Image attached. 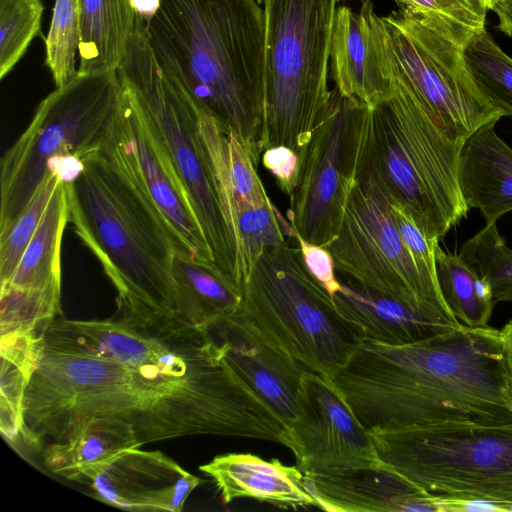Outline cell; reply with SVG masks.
I'll return each mask as SVG.
<instances>
[{
    "instance_id": "32",
    "label": "cell",
    "mask_w": 512,
    "mask_h": 512,
    "mask_svg": "<svg viewBox=\"0 0 512 512\" xmlns=\"http://www.w3.org/2000/svg\"><path fill=\"white\" fill-rule=\"evenodd\" d=\"M61 179L60 171L51 168L24 209L0 230V283L16 269Z\"/></svg>"
},
{
    "instance_id": "27",
    "label": "cell",
    "mask_w": 512,
    "mask_h": 512,
    "mask_svg": "<svg viewBox=\"0 0 512 512\" xmlns=\"http://www.w3.org/2000/svg\"><path fill=\"white\" fill-rule=\"evenodd\" d=\"M67 223L66 184L62 178L16 269L0 285L61 292V243Z\"/></svg>"
},
{
    "instance_id": "14",
    "label": "cell",
    "mask_w": 512,
    "mask_h": 512,
    "mask_svg": "<svg viewBox=\"0 0 512 512\" xmlns=\"http://www.w3.org/2000/svg\"><path fill=\"white\" fill-rule=\"evenodd\" d=\"M122 92L104 149L136 181L169 227L178 254L214 265L193 205L133 92ZM215 266V265H214Z\"/></svg>"
},
{
    "instance_id": "4",
    "label": "cell",
    "mask_w": 512,
    "mask_h": 512,
    "mask_svg": "<svg viewBox=\"0 0 512 512\" xmlns=\"http://www.w3.org/2000/svg\"><path fill=\"white\" fill-rule=\"evenodd\" d=\"M68 222L114 285L117 313L144 320L175 316L176 241L163 217L102 146L69 162Z\"/></svg>"
},
{
    "instance_id": "34",
    "label": "cell",
    "mask_w": 512,
    "mask_h": 512,
    "mask_svg": "<svg viewBox=\"0 0 512 512\" xmlns=\"http://www.w3.org/2000/svg\"><path fill=\"white\" fill-rule=\"evenodd\" d=\"M401 10L422 16L464 47L485 28L489 0H394Z\"/></svg>"
},
{
    "instance_id": "39",
    "label": "cell",
    "mask_w": 512,
    "mask_h": 512,
    "mask_svg": "<svg viewBox=\"0 0 512 512\" xmlns=\"http://www.w3.org/2000/svg\"><path fill=\"white\" fill-rule=\"evenodd\" d=\"M292 235L295 237L307 269L332 296L340 288L332 255L325 247L305 241L294 229Z\"/></svg>"
},
{
    "instance_id": "30",
    "label": "cell",
    "mask_w": 512,
    "mask_h": 512,
    "mask_svg": "<svg viewBox=\"0 0 512 512\" xmlns=\"http://www.w3.org/2000/svg\"><path fill=\"white\" fill-rule=\"evenodd\" d=\"M467 69L481 93L503 117H512V58L486 28L463 47Z\"/></svg>"
},
{
    "instance_id": "15",
    "label": "cell",
    "mask_w": 512,
    "mask_h": 512,
    "mask_svg": "<svg viewBox=\"0 0 512 512\" xmlns=\"http://www.w3.org/2000/svg\"><path fill=\"white\" fill-rule=\"evenodd\" d=\"M304 475H341L382 466L369 431L331 378L306 371L299 416L286 428L285 444Z\"/></svg>"
},
{
    "instance_id": "22",
    "label": "cell",
    "mask_w": 512,
    "mask_h": 512,
    "mask_svg": "<svg viewBox=\"0 0 512 512\" xmlns=\"http://www.w3.org/2000/svg\"><path fill=\"white\" fill-rule=\"evenodd\" d=\"M493 119L469 135L459 157L458 179L468 209H478L486 224L512 211V148L495 131Z\"/></svg>"
},
{
    "instance_id": "24",
    "label": "cell",
    "mask_w": 512,
    "mask_h": 512,
    "mask_svg": "<svg viewBox=\"0 0 512 512\" xmlns=\"http://www.w3.org/2000/svg\"><path fill=\"white\" fill-rule=\"evenodd\" d=\"M141 446L130 424L116 418L93 417L72 427L61 440L48 443L43 462L51 473L75 481L82 470Z\"/></svg>"
},
{
    "instance_id": "38",
    "label": "cell",
    "mask_w": 512,
    "mask_h": 512,
    "mask_svg": "<svg viewBox=\"0 0 512 512\" xmlns=\"http://www.w3.org/2000/svg\"><path fill=\"white\" fill-rule=\"evenodd\" d=\"M389 207L400 236L421 276L431 288L441 294L434 254V244L439 241L427 239L401 208L395 205H389Z\"/></svg>"
},
{
    "instance_id": "25",
    "label": "cell",
    "mask_w": 512,
    "mask_h": 512,
    "mask_svg": "<svg viewBox=\"0 0 512 512\" xmlns=\"http://www.w3.org/2000/svg\"><path fill=\"white\" fill-rule=\"evenodd\" d=\"M175 283V315L209 329L238 313L241 292L216 266L175 254L172 263Z\"/></svg>"
},
{
    "instance_id": "6",
    "label": "cell",
    "mask_w": 512,
    "mask_h": 512,
    "mask_svg": "<svg viewBox=\"0 0 512 512\" xmlns=\"http://www.w3.org/2000/svg\"><path fill=\"white\" fill-rule=\"evenodd\" d=\"M117 72L120 81L135 95L187 192L214 265L240 290L246 277L241 242L200 134L197 105L161 68L148 42L146 20L137 15Z\"/></svg>"
},
{
    "instance_id": "43",
    "label": "cell",
    "mask_w": 512,
    "mask_h": 512,
    "mask_svg": "<svg viewBox=\"0 0 512 512\" xmlns=\"http://www.w3.org/2000/svg\"><path fill=\"white\" fill-rule=\"evenodd\" d=\"M137 16L149 21L158 11L161 0H130Z\"/></svg>"
},
{
    "instance_id": "13",
    "label": "cell",
    "mask_w": 512,
    "mask_h": 512,
    "mask_svg": "<svg viewBox=\"0 0 512 512\" xmlns=\"http://www.w3.org/2000/svg\"><path fill=\"white\" fill-rule=\"evenodd\" d=\"M325 248L337 274L377 292L451 312L421 276L388 203L364 185L352 184L337 236Z\"/></svg>"
},
{
    "instance_id": "8",
    "label": "cell",
    "mask_w": 512,
    "mask_h": 512,
    "mask_svg": "<svg viewBox=\"0 0 512 512\" xmlns=\"http://www.w3.org/2000/svg\"><path fill=\"white\" fill-rule=\"evenodd\" d=\"M340 0H263L264 130L261 152L286 146L299 157L327 108L328 68Z\"/></svg>"
},
{
    "instance_id": "20",
    "label": "cell",
    "mask_w": 512,
    "mask_h": 512,
    "mask_svg": "<svg viewBox=\"0 0 512 512\" xmlns=\"http://www.w3.org/2000/svg\"><path fill=\"white\" fill-rule=\"evenodd\" d=\"M317 507L330 512H441L439 498L385 465L341 475H304Z\"/></svg>"
},
{
    "instance_id": "28",
    "label": "cell",
    "mask_w": 512,
    "mask_h": 512,
    "mask_svg": "<svg viewBox=\"0 0 512 512\" xmlns=\"http://www.w3.org/2000/svg\"><path fill=\"white\" fill-rule=\"evenodd\" d=\"M437 281L441 295L460 323L471 328L489 326L497 304L490 283L459 254L434 244Z\"/></svg>"
},
{
    "instance_id": "1",
    "label": "cell",
    "mask_w": 512,
    "mask_h": 512,
    "mask_svg": "<svg viewBox=\"0 0 512 512\" xmlns=\"http://www.w3.org/2000/svg\"><path fill=\"white\" fill-rule=\"evenodd\" d=\"M53 321L24 400L23 438L57 442L93 417L130 424L141 445L221 435L284 445L286 426L235 372L212 332L178 316Z\"/></svg>"
},
{
    "instance_id": "7",
    "label": "cell",
    "mask_w": 512,
    "mask_h": 512,
    "mask_svg": "<svg viewBox=\"0 0 512 512\" xmlns=\"http://www.w3.org/2000/svg\"><path fill=\"white\" fill-rule=\"evenodd\" d=\"M240 292L237 314L307 371L332 378L365 339L309 272L293 235L260 252Z\"/></svg>"
},
{
    "instance_id": "37",
    "label": "cell",
    "mask_w": 512,
    "mask_h": 512,
    "mask_svg": "<svg viewBox=\"0 0 512 512\" xmlns=\"http://www.w3.org/2000/svg\"><path fill=\"white\" fill-rule=\"evenodd\" d=\"M237 228L241 242L245 280L255 259L265 247L281 244L293 233L291 223H287L271 201L262 207L241 211L237 215Z\"/></svg>"
},
{
    "instance_id": "46",
    "label": "cell",
    "mask_w": 512,
    "mask_h": 512,
    "mask_svg": "<svg viewBox=\"0 0 512 512\" xmlns=\"http://www.w3.org/2000/svg\"><path fill=\"white\" fill-rule=\"evenodd\" d=\"M361 1H363V0H361Z\"/></svg>"
},
{
    "instance_id": "40",
    "label": "cell",
    "mask_w": 512,
    "mask_h": 512,
    "mask_svg": "<svg viewBox=\"0 0 512 512\" xmlns=\"http://www.w3.org/2000/svg\"><path fill=\"white\" fill-rule=\"evenodd\" d=\"M261 162L275 177L282 192L290 197L297 179L298 155L286 146H275L263 152Z\"/></svg>"
},
{
    "instance_id": "5",
    "label": "cell",
    "mask_w": 512,
    "mask_h": 512,
    "mask_svg": "<svg viewBox=\"0 0 512 512\" xmlns=\"http://www.w3.org/2000/svg\"><path fill=\"white\" fill-rule=\"evenodd\" d=\"M386 53L393 89L368 109L355 181L401 208L427 239L439 241L469 210L458 179L464 140L435 122L394 65L387 44Z\"/></svg>"
},
{
    "instance_id": "26",
    "label": "cell",
    "mask_w": 512,
    "mask_h": 512,
    "mask_svg": "<svg viewBox=\"0 0 512 512\" xmlns=\"http://www.w3.org/2000/svg\"><path fill=\"white\" fill-rule=\"evenodd\" d=\"M78 72L117 70L133 33L136 13L130 0H79Z\"/></svg>"
},
{
    "instance_id": "41",
    "label": "cell",
    "mask_w": 512,
    "mask_h": 512,
    "mask_svg": "<svg viewBox=\"0 0 512 512\" xmlns=\"http://www.w3.org/2000/svg\"><path fill=\"white\" fill-rule=\"evenodd\" d=\"M503 354L502 395L512 413V320L500 330Z\"/></svg>"
},
{
    "instance_id": "23",
    "label": "cell",
    "mask_w": 512,
    "mask_h": 512,
    "mask_svg": "<svg viewBox=\"0 0 512 512\" xmlns=\"http://www.w3.org/2000/svg\"><path fill=\"white\" fill-rule=\"evenodd\" d=\"M197 109L200 134L222 200L238 231L237 215L241 211L262 207L271 200L257 173V166L241 139L200 106L197 105Z\"/></svg>"
},
{
    "instance_id": "42",
    "label": "cell",
    "mask_w": 512,
    "mask_h": 512,
    "mask_svg": "<svg viewBox=\"0 0 512 512\" xmlns=\"http://www.w3.org/2000/svg\"><path fill=\"white\" fill-rule=\"evenodd\" d=\"M491 10L498 17V30L512 37V0H496Z\"/></svg>"
},
{
    "instance_id": "16",
    "label": "cell",
    "mask_w": 512,
    "mask_h": 512,
    "mask_svg": "<svg viewBox=\"0 0 512 512\" xmlns=\"http://www.w3.org/2000/svg\"><path fill=\"white\" fill-rule=\"evenodd\" d=\"M139 448L82 470L75 481L89 485L97 499L118 508L181 511L202 479L160 451Z\"/></svg>"
},
{
    "instance_id": "36",
    "label": "cell",
    "mask_w": 512,
    "mask_h": 512,
    "mask_svg": "<svg viewBox=\"0 0 512 512\" xmlns=\"http://www.w3.org/2000/svg\"><path fill=\"white\" fill-rule=\"evenodd\" d=\"M80 1L55 0L50 30L45 40L46 65L56 87L74 77L80 43Z\"/></svg>"
},
{
    "instance_id": "10",
    "label": "cell",
    "mask_w": 512,
    "mask_h": 512,
    "mask_svg": "<svg viewBox=\"0 0 512 512\" xmlns=\"http://www.w3.org/2000/svg\"><path fill=\"white\" fill-rule=\"evenodd\" d=\"M368 431L383 465L427 492L512 502V423Z\"/></svg>"
},
{
    "instance_id": "29",
    "label": "cell",
    "mask_w": 512,
    "mask_h": 512,
    "mask_svg": "<svg viewBox=\"0 0 512 512\" xmlns=\"http://www.w3.org/2000/svg\"><path fill=\"white\" fill-rule=\"evenodd\" d=\"M41 333L0 336V430L10 441L23 432L25 394L37 363Z\"/></svg>"
},
{
    "instance_id": "17",
    "label": "cell",
    "mask_w": 512,
    "mask_h": 512,
    "mask_svg": "<svg viewBox=\"0 0 512 512\" xmlns=\"http://www.w3.org/2000/svg\"><path fill=\"white\" fill-rule=\"evenodd\" d=\"M331 64L335 88L368 108L391 93L393 81L383 21L371 0H363L359 12L347 6L337 8Z\"/></svg>"
},
{
    "instance_id": "45",
    "label": "cell",
    "mask_w": 512,
    "mask_h": 512,
    "mask_svg": "<svg viewBox=\"0 0 512 512\" xmlns=\"http://www.w3.org/2000/svg\"><path fill=\"white\" fill-rule=\"evenodd\" d=\"M259 3H263V0H257Z\"/></svg>"
},
{
    "instance_id": "2",
    "label": "cell",
    "mask_w": 512,
    "mask_h": 512,
    "mask_svg": "<svg viewBox=\"0 0 512 512\" xmlns=\"http://www.w3.org/2000/svg\"><path fill=\"white\" fill-rule=\"evenodd\" d=\"M500 330L465 325L405 345L364 339L331 379L367 429L508 424Z\"/></svg>"
},
{
    "instance_id": "21",
    "label": "cell",
    "mask_w": 512,
    "mask_h": 512,
    "mask_svg": "<svg viewBox=\"0 0 512 512\" xmlns=\"http://www.w3.org/2000/svg\"><path fill=\"white\" fill-rule=\"evenodd\" d=\"M199 470L214 482L225 504L254 499L280 508L317 507L300 469L278 459L267 461L250 453H227L215 456Z\"/></svg>"
},
{
    "instance_id": "3",
    "label": "cell",
    "mask_w": 512,
    "mask_h": 512,
    "mask_svg": "<svg viewBox=\"0 0 512 512\" xmlns=\"http://www.w3.org/2000/svg\"><path fill=\"white\" fill-rule=\"evenodd\" d=\"M257 0H161L146 21L164 72L235 133L258 167L264 130L265 16Z\"/></svg>"
},
{
    "instance_id": "31",
    "label": "cell",
    "mask_w": 512,
    "mask_h": 512,
    "mask_svg": "<svg viewBox=\"0 0 512 512\" xmlns=\"http://www.w3.org/2000/svg\"><path fill=\"white\" fill-rule=\"evenodd\" d=\"M61 314V292L0 285V336L41 332Z\"/></svg>"
},
{
    "instance_id": "11",
    "label": "cell",
    "mask_w": 512,
    "mask_h": 512,
    "mask_svg": "<svg viewBox=\"0 0 512 512\" xmlns=\"http://www.w3.org/2000/svg\"><path fill=\"white\" fill-rule=\"evenodd\" d=\"M394 65L435 122L465 140L502 114L481 93L463 56V46L426 18L406 10L382 17Z\"/></svg>"
},
{
    "instance_id": "33",
    "label": "cell",
    "mask_w": 512,
    "mask_h": 512,
    "mask_svg": "<svg viewBox=\"0 0 512 512\" xmlns=\"http://www.w3.org/2000/svg\"><path fill=\"white\" fill-rule=\"evenodd\" d=\"M459 255L490 283L496 303L512 301V249L496 223L486 224L465 241Z\"/></svg>"
},
{
    "instance_id": "9",
    "label": "cell",
    "mask_w": 512,
    "mask_h": 512,
    "mask_svg": "<svg viewBox=\"0 0 512 512\" xmlns=\"http://www.w3.org/2000/svg\"><path fill=\"white\" fill-rule=\"evenodd\" d=\"M121 92L117 70L78 72L40 102L0 161V230L24 209L54 165L103 146Z\"/></svg>"
},
{
    "instance_id": "12",
    "label": "cell",
    "mask_w": 512,
    "mask_h": 512,
    "mask_svg": "<svg viewBox=\"0 0 512 512\" xmlns=\"http://www.w3.org/2000/svg\"><path fill=\"white\" fill-rule=\"evenodd\" d=\"M368 109L331 90L329 104L298 157L288 215L294 231L311 244L325 247L337 236L355 181Z\"/></svg>"
},
{
    "instance_id": "35",
    "label": "cell",
    "mask_w": 512,
    "mask_h": 512,
    "mask_svg": "<svg viewBox=\"0 0 512 512\" xmlns=\"http://www.w3.org/2000/svg\"><path fill=\"white\" fill-rule=\"evenodd\" d=\"M43 10L42 0H0V79L40 34Z\"/></svg>"
},
{
    "instance_id": "18",
    "label": "cell",
    "mask_w": 512,
    "mask_h": 512,
    "mask_svg": "<svg viewBox=\"0 0 512 512\" xmlns=\"http://www.w3.org/2000/svg\"><path fill=\"white\" fill-rule=\"evenodd\" d=\"M209 330L231 367L273 409L286 428L294 423L299 416V392L307 370L238 314Z\"/></svg>"
},
{
    "instance_id": "19",
    "label": "cell",
    "mask_w": 512,
    "mask_h": 512,
    "mask_svg": "<svg viewBox=\"0 0 512 512\" xmlns=\"http://www.w3.org/2000/svg\"><path fill=\"white\" fill-rule=\"evenodd\" d=\"M336 275L340 288L332 295L335 306L344 318L362 330L365 339L405 345L463 325L451 312L436 306L395 298Z\"/></svg>"
},
{
    "instance_id": "44",
    "label": "cell",
    "mask_w": 512,
    "mask_h": 512,
    "mask_svg": "<svg viewBox=\"0 0 512 512\" xmlns=\"http://www.w3.org/2000/svg\"><path fill=\"white\" fill-rule=\"evenodd\" d=\"M495 1H496V0H489L490 5H491V8H492V6H493V4H494V2H495Z\"/></svg>"
}]
</instances>
